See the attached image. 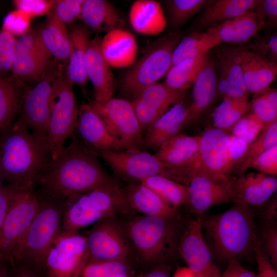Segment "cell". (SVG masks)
<instances>
[{"label": "cell", "mask_w": 277, "mask_h": 277, "mask_svg": "<svg viewBox=\"0 0 277 277\" xmlns=\"http://www.w3.org/2000/svg\"><path fill=\"white\" fill-rule=\"evenodd\" d=\"M98 156L75 134L72 141L38 176L39 191L67 199L85 193L113 181Z\"/></svg>", "instance_id": "obj_1"}, {"label": "cell", "mask_w": 277, "mask_h": 277, "mask_svg": "<svg viewBox=\"0 0 277 277\" xmlns=\"http://www.w3.org/2000/svg\"><path fill=\"white\" fill-rule=\"evenodd\" d=\"M198 217L213 260L227 264L253 252L259 234L253 208L235 202L220 213Z\"/></svg>", "instance_id": "obj_2"}, {"label": "cell", "mask_w": 277, "mask_h": 277, "mask_svg": "<svg viewBox=\"0 0 277 277\" xmlns=\"http://www.w3.org/2000/svg\"><path fill=\"white\" fill-rule=\"evenodd\" d=\"M52 160L47 139L13 124L0 133V179L7 185L34 186Z\"/></svg>", "instance_id": "obj_3"}, {"label": "cell", "mask_w": 277, "mask_h": 277, "mask_svg": "<svg viewBox=\"0 0 277 277\" xmlns=\"http://www.w3.org/2000/svg\"><path fill=\"white\" fill-rule=\"evenodd\" d=\"M132 259L153 268L179 254L184 223L178 218L138 215L125 221Z\"/></svg>", "instance_id": "obj_4"}, {"label": "cell", "mask_w": 277, "mask_h": 277, "mask_svg": "<svg viewBox=\"0 0 277 277\" xmlns=\"http://www.w3.org/2000/svg\"><path fill=\"white\" fill-rule=\"evenodd\" d=\"M35 193L37 212L8 263L21 264L41 276L47 253L61 231L67 199Z\"/></svg>", "instance_id": "obj_5"}, {"label": "cell", "mask_w": 277, "mask_h": 277, "mask_svg": "<svg viewBox=\"0 0 277 277\" xmlns=\"http://www.w3.org/2000/svg\"><path fill=\"white\" fill-rule=\"evenodd\" d=\"M132 211L124 188L113 180L67 198L61 231H78L102 219L121 217Z\"/></svg>", "instance_id": "obj_6"}, {"label": "cell", "mask_w": 277, "mask_h": 277, "mask_svg": "<svg viewBox=\"0 0 277 277\" xmlns=\"http://www.w3.org/2000/svg\"><path fill=\"white\" fill-rule=\"evenodd\" d=\"M180 40L181 35L175 31L152 42L124 75L122 86L125 93L133 99L144 88L166 76L172 65L174 50Z\"/></svg>", "instance_id": "obj_7"}, {"label": "cell", "mask_w": 277, "mask_h": 277, "mask_svg": "<svg viewBox=\"0 0 277 277\" xmlns=\"http://www.w3.org/2000/svg\"><path fill=\"white\" fill-rule=\"evenodd\" d=\"M73 86L66 73H58L54 81L47 135L52 159L65 147V141L75 133L79 107Z\"/></svg>", "instance_id": "obj_8"}, {"label": "cell", "mask_w": 277, "mask_h": 277, "mask_svg": "<svg viewBox=\"0 0 277 277\" xmlns=\"http://www.w3.org/2000/svg\"><path fill=\"white\" fill-rule=\"evenodd\" d=\"M121 177L130 182H140L155 175L163 176L184 184L182 172L143 150L94 151Z\"/></svg>", "instance_id": "obj_9"}, {"label": "cell", "mask_w": 277, "mask_h": 277, "mask_svg": "<svg viewBox=\"0 0 277 277\" xmlns=\"http://www.w3.org/2000/svg\"><path fill=\"white\" fill-rule=\"evenodd\" d=\"M89 104L124 150H143V132L131 102L111 97Z\"/></svg>", "instance_id": "obj_10"}, {"label": "cell", "mask_w": 277, "mask_h": 277, "mask_svg": "<svg viewBox=\"0 0 277 277\" xmlns=\"http://www.w3.org/2000/svg\"><path fill=\"white\" fill-rule=\"evenodd\" d=\"M89 260L84 234L61 231L47 253L43 273L46 277H81Z\"/></svg>", "instance_id": "obj_11"}, {"label": "cell", "mask_w": 277, "mask_h": 277, "mask_svg": "<svg viewBox=\"0 0 277 277\" xmlns=\"http://www.w3.org/2000/svg\"><path fill=\"white\" fill-rule=\"evenodd\" d=\"M89 262L132 260L125 221L120 217L100 220L85 232Z\"/></svg>", "instance_id": "obj_12"}, {"label": "cell", "mask_w": 277, "mask_h": 277, "mask_svg": "<svg viewBox=\"0 0 277 277\" xmlns=\"http://www.w3.org/2000/svg\"><path fill=\"white\" fill-rule=\"evenodd\" d=\"M34 186L13 188L0 241V256L7 262L26 233L38 210Z\"/></svg>", "instance_id": "obj_13"}, {"label": "cell", "mask_w": 277, "mask_h": 277, "mask_svg": "<svg viewBox=\"0 0 277 277\" xmlns=\"http://www.w3.org/2000/svg\"><path fill=\"white\" fill-rule=\"evenodd\" d=\"M56 72L46 71L34 86L27 90L20 116L13 123L45 139L48 130L53 83L58 73Z\"/></svg>", "instance_id": "obj_14"}, {"label": "cell", "mask_w": 277, "mask_h": 277, "mask_svg": "<svg viewBox=\"0 0 277 277\" xmlns=\"http://www.w3.org/2000/svg\"><path fill=\"white\" fill-rule=\"evenodd\" d=\"M234 177L212 176L195 170L188 184L187 205L190 211L199 216L214 206L234 203Z\"/></svg>", "instance_id": "obj_15"}, {"label": "cell", "mask_w": 277, "mask_h": 277, "mask_svg": "<svg viewBox=\"0 0 277 277\" xmlns=\"http://www.w3.org/2000/svg\"><path fill=\"white\" fill-rule=\"evenodd\" d=\"M178 251L187 267L200 276L222 277L204 239L199 217L184 223Z\"/></svg>", "instance_id": "obj_16"}, {"label": "cell", "mask_w": 277, "mask_h": 277, "mask_svg": "<svg viewBox=\"0 0 277 277\" xmlns=\"http://www.w3.org/2000/svg\"><path fill=\"white\" fill-rule=\"evenodd\" d=\"M51 55L44 45L38 29L16 39L11 71L18 80H37L47 71Z\"/></svg>", "instance_id": "obj_17"}, {"label": "cell", "mask_w": 277, "mask_h": 277, "mask_svg": "<svg viewBox=\"0 0 277 277\" xmlns=\"http://www.w3.org/2000/svg\"><path fill=\"white\" fill-rule=\"evenodd\" d=\"M185 90L173 89L164 83L144 88L131 102L143 133L172 105L183 100Z\"/></svg>", "instance_id": "obj_18"}, {"label": "cell", "mask_w": 277, "mask_h": 277, "mask_svg": "<svg viewBox=\"0 0 277 277\" xmlns=\"http://www.w3.org/2000/svg\"><path fill=\"white\" fill-rule=\"evenodd\" d=\"M229 141V134L223 130L204 131L200 135L195 170L212 176L230 175Z\"/></svg>", "instance_id": "obj_19"}, {"label": "cell", "mask_w": 277, "mask_h": 277, "mask_svg": "<svg viewBox=\"0 0 277 277\" xmlns=\"http://www.w3.org/2000/svg\"><path fill=\"white\" fill-rule=\"evenodd\" d=\"M216 49L217 93L222 96L240 97L247 96L241 64L239 47L221 44Z\"/></svg>", "instance_id": "obj_20"}, {"label": "cell", "mask_w": 277, "mask_h": 277, "mask_svg": "<svg viewBox=\"0 0 277 277\" xmlns=\"http://www.w3.org/2000/svg\"><path fill=\"white\" fill-rule=\"evenodd\" d=\"M200 135L178 133L164 142L155 153L164 163L181 171L187 184L195 169Z\"/></svg>", "instance_id": "obj_21"}, {"label": "cell", "mask_w": 277, "mask_h": 277, "mask_svg": "<svg viewBox=\"0 0 277 277\" xmlns=\"http://www.w3.org/2000/svg\"><path fill=\"white\" fill-rule=\"evenodd\" d=\"M75 132L94 151L124 150L108 132L102 120L89 103H83L79 106Z\"/></svg>", "instance_id": "obj_22"}, {"label": "cell", "mask_w": 277, "mask_h": 277, "mask_svg": "<svg viewBox=\"0 0 277 277\" xmlns=\"http://www.w3.org/2000/svg\"><path fill=\"white\" fill-rule=\"evenodd\" d=\"M101 38L98 35L91 40L84 59V69L91 82L95 101H104L112 97L115 83L111 67L101 50Z\"/></svg>", "instance_id": "obj_23"}, {"label": "cell", "mask_w": 277, "mask_h": 277, "mask_svg": "<svg viewBox=\"0 0 277 277\" xmlns=\"http://www.w3.org/2000/svg\"><path fill=\"white\" fill-rule=\"evenodd\" d=\"M189 124V105L183 100L173 105L149 127L143 137V149L157 150Z\"/></svg>", "instance_id": "obj_24"}, {"label": "cell", "mask_w": 277, "mask_h": 277, "mask_svg": "<svg viewBox=\"0 0 277 277\" xmlns=\"http://www.w3.org/2000/svg\"><path fill=\"white\" fill-rule=\"evenodd\" d=\"M276 189L275 176L249 172L234 177V203H242L252 208L264 205Z\"/></svg>", "instance_id": "obj_25"}, {"label": "cell", "mask_w": 277, "mask_h": 277, "mask_svg": "<svg viewBox=\"0 0 277 277\" xmlns=\"http://www.w3.org/2000/svg\"><path fill=\"white\" fill-rule=\"evenodd\" d=\"M239 47L244 80L248 93L255 94L269 88L276 76V63L247 47Z\"/></svg>", "instance_id": "obj_26"}, {"label": "cell", "mask_w": 277, "mask_h": 277, "mask_svg": "<svg viewBox=\"0 0 277 277\" xmlns=\"http://www.w3.org/2000/svg\"><path fill=\"white\" fill-rule=\"evenodd\" d=\"M101 50L111 67L124 68L135 62L137 44L131 32L117 28L108 31L101 38Z\"/></svg>", "instance_id": "obj_27"}, {"label": "cell", "mask_w": 277, "mask_h": 277, "mask_svg": "<svg viewBox=\"0 0 277 277\" xmlns=\"http://www.w3.org/2000/svg\"><path fill=\"white\" fill-rule=\"evenodd\" d=\"M265 26L264 17L252 11L208 29L220 44L240 45L248 42Z\"/></svg>", "instance_id": "obj_28"}, {"label": "cell", "mask_w": 277, "mask_h": 277, "mask_svg": "<svg viewBox=\"0 0 277 277\" xmlns=\"http://www.w3.org/2000/svg\"><path fill=\"white\" fill-rule=\"evenodd\" d=\"M217 93V72L215 60L207 55L196 75L192 90V102L189 105V123L212 104Z\"/></svg>", "instance_id": "obj_29"}, {"label": "cell", "mask_w": 277, "mask_h": 277, "mask_svg": "<svg viewBox=\"0 0 277 277\" xmlns=\"http://www.w3.org/2000/svg\"><path fill=\"white\" fill-rule=\"evenodd\" d=\"M123 188L132 211L147 216L180 217L177 209L167 204L156 193L141 183L129 182Z\"/></svg>", "instance_id": "obj_30"}, {"label": "cell", "mask_w": 277, "mask_h": 277, "mask_svg": "<svg viewBox=\"0 0 277 277\" xmlns=\"http://www.w3.org/2000/svg\"><path fill=\"white\" fill-rule=\"evenodd\" d=\"M38 32L51 56L61 62L67 63L71 49L69 31L66 24L58 17L52 6Z\"/></svg>", "instance_id": "obj_31"}, {"label": "cell", "mask_w": 277, "mask_h": 277, "mask_svg": "<svg viewBox=\"0 0 277 277\" xmlns=\"http://www.w3.org/2000/svg\"><path fill=\"white\" fill-rule=\"evenodd\" d=\"M69 31L71 49L66 75L86 94L88 79L84 69V59L91 41L90 32L87 27L81 24L74 25Z\"/></svg>", "instance_id": "obj_32"}, {"label": "cell", "mask_w": 277, "mask_h": 277, "mask_svg": "<svg viewBox=\"0 0 277 277\" xmlns=\"http://www.w3.org/2000/svg\"><path fill=\"white\" fill-rule=\"evenodd\" d=\"M129 19L137 33L157 35L165 28L166 20L160 4L153 0H137L131 6Z\"/></svg>", "instance_id": "obj_33"}, {"label": "cell", "mask_w": 277, "mask_h": 277, "mask_svg": "<svg viewBox=\"0 0 277 277\" xmlns=\"http://www.w3.org/2000/svg\"><path fill=\"white\" fill-rule=\"evenodd\" d=\"M259 0H216L208 1L196 23L207 29L253 11Z\"/></svg>", "instance_id": "obj_34"}, {"label": "cell", "mask_w": 277, "mask_h": 277, "mask_svg": "<svg viewBox=\"0 0 277 277\" xmlns=\"http://www.w3.org/2000/svg\"><path fill=\"white\" fill-rule=\"evenodd\" d=\"M28 89L15 77L0 76V133L21 113Z\"/></svg>", "instance_id": "obj_35"}, {"label": "cell", "mask_w": 277, "mask_h": 277, "mask_svg": "<svg viewBox=\"0 0 277 277\" xmlns=\"http://www.w3.org/2000/svg\"><path fill=\"white\" fill-rule=\"evenodd\" d=\"M81 19L97 32H106L120 28L122 18L115 7L105 0H84Z\"/></svg>", "instance_id": "obj_36"}, {"label": "cell", "mask_w": 277, "mask_h": 277, "mask_svg": "<svg viewBox=\"0 0 277 277\" xmlns=\"http://www.w3.org/2000/svg\"><path fill=\"white\" fill-rule=\"evenodd\" d=\"M140 182L176 209L184 205H187L188 187L186 185L161 175L150 176Z\"/></svg>", "instance_id": "obj_37"}, {"label": "cell", "mask_w": 277, "mask_h": 277, "mask_svg": "<svg viewBox=\"0 0 277 277\" xmlns=\"http://www.w3.org/2000/svg\"><path fill=\"white\" fill-rule=\"evenodd\" d=\"M250 111L251 103L247 96L236 98L224 97L213 111V124L215 128L225 131L230 130Z\"/></svg>", "instance_id": "obj_38"}, {"label": "cell", "mask_w": 277, "mask_h": 277, "mask_svg": "<svg viewBox=\"0 0 277 277\" xmlns=\"http://www.w3.org/2000/svg\"><path fill=\"white\" fill-rule=\"evenodd\" d=\"M219 45L220 44L209 29L202 32H192L180 40L175 48L171 67L183 60L208 53Z\"/></svg>", "instance_id": "obj_39"}, {"label": "cell", "mask_w": 277, "mask_h": 277, "mask_svg": "<svg viewBox=\"0 0 277 277\" xmlns=\"http://www.w3.org/2000/svg\"><path fill=\"white\" fill-rule=\"evenodd\" d=\"M276 145L277 120L266 126L257 138L249 144L245 154L232 169L230 175L239 176L246 173L260 154Z\"/></svg>", "instance_id": "obj_40"}, {"label": "cell", "mask_w": 277, "mask_h": 277, "mask_svg": "<svg viewBox=\"0 0 277 277\" xmlns=\"http://www.w3.org/2000/svg\"><path fill=\"white\" fill-rule=\"evenodd\" d=\"M208 53H202L174 65L166 75L164 83L172 89L185 90L193 83Z\"/></svg>", "instance_id": "obj_41"}, {"label": "cell", "mask_w": 277, "mask_h": 277, "mask_svg": "<svg viewBox=\"0 0 277 277\" xmlns=\"http://www.w3.org/2000/svg\"><path fill=\"white\" fill-rule=\"evenodd\" d=\"M251 111L267 126L277 120V91L268 88L254 94Z\"/></svg>", "instance_id": "obj_42"}, {"label": "cell", "mask_w": 277, "mask_h": 277, "mask_svg": "<svg viewBox=\"0 0 277 277\" xmlns=\"http://www.w3.org/2000/svg\"><path fill=\"white\" fill-rule=\"evenodd\" d=\"M129 263L122 260L89 262L81 277H129Z\"/></svg>", "instance_id": "obj_43"}, {"label": "cell", "mask_w": 277, "mask_h": 277, "mask_svg": "<svg viewBox=\"0 0 277 277\" xmlns=\"http://www.w3.org/2000/svg\"><path fill=\"white\" fill-rule=\"evenodd\" d=\"M206 0H170L167 8L170 23L178 27L184 25L208 3Z\"/></svg>", "instance_id": "obj_44"}, {"label": "cell", "mask_w": 277, "mask_h": 277, "mask_svg": "<svg viewBox=\"0 0 277 277\" xmlns=\"http://www.w3.org/2000/svg\"><path fill=\"white\" fill-rule=\"evenodd\" d=\"M265 126L260 119L251 111L232 127L230 134L250 144L257 138Z\"/></svg>", "instance_id": "obj_45"}, {"label": "cell", "mask_w": 277, "mask_h": 277, "mask_svg": "<svg viewBox=\"0 0 277 277\" xmlns=\"http://www.w3.org/2000/svg\"><path fill=\"white\" fill-rule=\"evenodd\" d=\"M259 237L264 252L273 266L276 269L277 227L276 222L265 220Z\"/></svg>", "instance_id": "obj_46"}, {"label": "cell", "mask_w": 277, "mask_h": 277, "mask_svg": "<svg viewBox=\"0 0 277 277\" xmlns=\"http://www.w3.org/2000/svg\"><path fill=\"white\" fill-rule=\"evenodd\" d=\"M16 38L11 32L0 29V72L11 71Z\"/></svg>", "instance_id": "obj_47"}, {"label": "cell", "mask_w": 277, "mask_h": 277, "mask_svg": "<svg viewBox=\"0 0 277 277\" xmlns=\"http://www.w3.org/2000/svg\"><path fill=\"white\" fill-rule=\"evenodd\" d=\"M84 2V0L56 1L52 6L62 21L71 24L81 18Z\"/></svg>", "instance_id": "obj_48"}, {"label": "cell", "mask_w": 277, "mask_h": 277, "mask_svg": "<svg viewBox=\"0 0 277 277\" xmlns=\"http://www.w3.org/2000/svg\"><path fill=\"white\" fill-rule=\"evenodd\" d=\"M250 168L266 174L277 175V145L260 154L252 163Z\"/></svg>", "instance_id": "obj_49"}, {"label": "cell", "mask_w": 277, "mask_h": 277, "mask_svg": "<svg viewBox=\"0 0 277 277\" xmlns=\"http://www.w3.org/2000/svg\"><path fill=\"white\" fill-rule=\"evenodd\" d=\"M258 54L276 62L277 58V35L274 34L261 38L247 47Z\"/></svg>", "instance_id": "obj_50"}, {"label": "cell", "mask_w": 277, "mask_h": 277, "mask_svg": "<svg viewBox=\"0 0 277 277\" xmlns=\"http://www.w3.org/2000/svg\"><path fill=\"white\" fill-rule=\"evenodd\" d=\"M253 252L257 264L258 277H277L276 269L264 252L259 237L255 243Z\"/></svg>", "instance_id": "obj_51"}, {"label": "cell", "mask_w": 277, "mask_h": 277, "mask_svg": "<svg viewBox=\"0 0 277 277\" xmlns=\"http://www.w3.org/2000/svg\"><path fill=\"white\" fill-rule=\"evenodd\" d=\"M249 144L243 139L229 134L228 160L230 172L233 167L245 154Z\"/></svg>", "instance_id": "obj_52"}, {"label": "cell", "mask_w": 277, "mask_h": 277, "mask_svg": "<svg viewBox=\"0 0 277 277\" xmlns=\"http://www.w3.org/2000/svg\"><path fill=\"white\" fill-rule=\"evenodd\" d=\"M263 15L265 19L266 26H275L277 22V1L259 0L253 10Z\"/></svg>", "instance_id": "obj_53"}, {"label": "cell", "mask_w": 277, "mask_h": 277, "mask_svg": "<svg viewBox=\"0 0 277 277\" xmlns=\"http://www.w3.org/2000/svg\"><path fill=\"white\" fill-rule=\"evenodd\" d=\"M13 188L0 179V241L4 221L13 195Z\"/></svg>", "instance_id": "obj_54"}, {"label": "cell", "mask_w": 277, "mask_h": 277, "mask_svg": "<svg viewBox=\"0 0 277 277\" xmlns=\"http://www.w3.org/2000/svg\"><path fill=\"white\" fill-rule=\"evenodd\" d=\"M224 272L230 277H258L256 273L244 268L238 260L229 262Z\"/></svg>", "instance_id": "obj_55"}, {"label": "cell", "mask_w": 277, "mask_h": 277, "mask_svg": "<svg viewBox=\"0 0 277 277\" xmlns=\"http://www.w3.org/2000/svg\"><path fill=\"white\" fill-rule=\"evenodd\" d=\"M8 277H41L32 270L19 264H8Z\"/></svg>", "instance_id": "obj_56"}, {"label": "cell", "mask_w": 277, "mask_h": 277, "mask_svg": "<svg viewBox=\"0 0 277 277\" xmlns=\"http://www.w3.org/2000/svg\"><path fill=\"white\" fill-rule=\"evenodd\" d=\"M261 210V214L265 220L275 222L277 219V201L276 197H274L268 201ZM261 206V207H262Z\"/></svg>", "instance_id": "obj_57"}, {"label": "cell", "mask_w": 277, "mask_h": 277, "mask_svg": "<svg viewBox=\"0 0 277 277\" xmlns=\"http://www.w3.org/2000/svg\"><path fill=\"white\" fill-rule=\"evenodd\" d=\"M15 3L21 10L35 12L45 8L44 2L41 1H17Z\"/></svg>", "instance_id": "obj_58"}, {"label": "cell", "mask_w": 277, "mask_h": 277, "mask_svg": "<svg viewBox=\"0 0 277 277\" xmlns=\"http://www.w3.org/2000/svg\"><path fill=\"white\" fill-rule=\"evenodd\" d=\"M145 277H170V269L167 264L155 266Z\"/></svg>", "instance_id": "obj_59"}, {"label": "cell", "mask_w": 277, "mask_h": 277, "mask_svg": "<svg viewBox=\"0 0 277 277\" xmlns=\"http://www.w3.org/2000/svg\"><path fill=\"white\" fill-rule=\"evenodd\" d=\"M172 277H202L193 272L188 267H180L174 272Z\"/></svg>", "instance_id": "obj_60"}, {"label": "cell", "mask_w": 277, "mask_h": 277, "mask_svg": "<svg viewBox=\"0 0 277 277\" xmlns=\"http://www.w3.org/2000/svg\"><path fill=\"white\" fill-rule=\"evenodd\" d=\"M0 277H8V262L0 256Z\"/></svg>", "instance_id": "obj_61"}, {"label": "cell", "mask_w": 277, "mask_h": 277, "mask_svg": "<svg viewBox=\"0 0 277 277\" xmlns=\"http://www.w3.org/2000/svg\"><path fill=\"white\" fill-rule=\"evenodd\" d=\"M222 277H230V276L224 272L222 274Z\"/></svg>", "instance_id": "obj_62"}]
</instances>
